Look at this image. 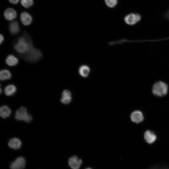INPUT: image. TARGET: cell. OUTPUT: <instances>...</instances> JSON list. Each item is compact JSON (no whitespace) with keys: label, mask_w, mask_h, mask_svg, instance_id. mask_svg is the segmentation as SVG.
Returning a JSON list of instances; mask_svg holds the SVG:
<instances>
[{"label":"cell","mask_w":169,"mask_h":169,"mask_svg":"<svg viewBox=\"0 0 169 169\" xmlns=\"http://www.w3.org/2000/svg\"><path fill=\"white\" fill-rule=\"evenodd\" d=\"M24 37H20L14 45L15 51L20 56L27 53L33 44L30 37L27 33H24Z\"/></svg>","instance_id":"obj_1"},{"label":"cell","mask_w":169,"mask_h":169,"mask_svg":"<svg viewBox=\"0 0 169 169\" xmlns=\"http://www.w3.org/2000/svg\"><path fill=\"white\" fill-rule=\"evenodd\" d=\"M42 56L40 50L34 47L32 44L28 51L26 54L20 56L27 62L34 63L39 60L42 58Z\"/></svg>","instance_id":"obj_2"},{"label":"cell","mask_w":169,"mask_h":169,"mask_svg":"<svg viewBox=\"0 0 169 169\" xmlns=\"http://www.w3.org/2000/svg\"><path fill=\"white\" fill-rule=\"evenodd\" d=\"M168 89V86L166 83L162 81H159L153 84L152 91L155 96L162 97L167 94Z\"/></svg>","instance_id":"obj_3"},{"label":"cell","mask_w":169,"mask_h":169,"mask_svg":"<svg viewBox=\"0 0 169 169\" xmlns=\"http://www.w3.org/2000/svg\"><path fill=\"white\" fill-rule=\"evenodd\" d=\"M15 117L17 120H23L27 122H30L32 120V116L28 113L26 108L23 106L16 111Z\"/></svg>","instance_id":"obj_4"},{"label":"cell","mask_w":169,"mask_h":169,"mask_svg":"<svg viewBox=\"0 0 169 169\" xmlns=\"http://www.w3.org/2000/svg\"><path fill=\"white\" fill-rule=\"evenodd\" d=\"M141 15L138 13H131L126 15L124 18L125 23L129 25H134L141 19Z\"/></svg>","instance_id":"obj_5"},{"label":"cell","mask_w":169,"mask_h":169,"mask_svg":"<svg viewBox=\"0 0 169 169\" xmlns=\"http://www.w3.org/2000/svg\"><path fill=\"white\" fill-rule=\"evenodd\" d=\"M26 161L23 156L17 157L10 165L11 169H23L25 166Z\"/></svg>","instance_id":"obj_6"},{"label":"cell","mask_w":169,"mask_h":169,"mask_svg":"<svg viewBox=\"0 0 169 169\" xmlns=\"http://www.w3.org/2000/svg\"><path fill=\"white\" fill-rule=\"evenodd\" d=\"M68 162L69 166L72 169H79L82 163V161L76 156H74L69 158Z\"/></svg>","instance_id":"obj_7"},{"label":"cell","mask_w":169,"mask_h":169,"mask_svg":"<svg viewBox=\"0 0 169 169\" xmlns=\"http://www.w3.org/2000/svg\"><path fill=\"white\" fill-rule=\"evenodd\" d=\"M131 119L134 122L138 123L142 122L144 119V116L142 112L138 110L133 112L131 114Z\"/></svg>","instance_id":"obj_8"},{"label":"cell","mask_w":169,"mask_h":169,"mask_svg":"<svg viewBox=\"0 0 169 169\" xmlns=\"http://www.w3.org/2000/svg\"><path fill=\"white\" fill-rule=\"evenodd\" d=\"M144 138L147 143L151 144L156 141V136L153 131L150 130H147L144 134Z\"/></svg>","instance_id":"obj_9"},{"label":"cell","mask_w":169,"mask_h":169,"mask_svg":"<svg viewBox=\"0 0 169 169\" xmlns=\"http://www.w3.org/2000/svg\"><path fill=\"white\" fill-rule=\"evenodd\" d=\"M78 72L81 77L86 78L88 77L90 73V69L89 66L87 65H82L79 68Z\"/></svg>","instance_id":"obj_10"},{"label":"cell","mask_w":169,"mask_h":169,"mask_svg":"<svg viewBox=\"0 0 169 169\" xmlns=\"http://www.w3.org/2000/svg\"><path fill=\"white\" fill-rule=\"evenodd\" d=\"M20 19L22 23L24 25H30L32 22L33 19L31 15L26 12L22 13L20 16Z\"/></svg>","instance_id":"obj_11"},{"label":"cell","mask_w":169,"mask_h":169,"mask_svg":"<svg viewBox=\"0 0 169 169\" xmlns=\"http://www.w3.org/2000/svg\"><path fill=\"white\" fill-rule=\"evenodd\" d=\"M9 147L12 149H18L21 147L22 142L18 138H13L10 140L8 144Z\"/></svg>","instance_id":"obj_12"},{"label":"cell","mask_w":169,"mask_h":169,"mask_svg":"<svg viewBox=\"0 0 169 169\" xmlns=\"http://www.w3.org/2000/svg\"><path fill=\"white\" fill-rule=\"evenodd\" d=\"M5 18L8 20H12L16 18L17 15L16 11L11 8L6 9L4 13Z\"/></svg>","instance_id":"obj_13"},{"label":"cell","mask_w":169,"mask_h":169,"mask_svg":"<svg viewBox=\"0 0 169 169\" xmlns=\"http://www.w3.org/2000/svg\"><path fill=\"white\" fill-rule=\"evenodd\" d=\"M5 62L8 65L10 66H13L18 64V60L14 55L10 54L5 59Z\"/></svg>","instance_id":"obj_14"},{"label":"cell","mask_w":169,"mask_h":169,"mask_svg":"<svg viewBox=\"0 0 169 169\" xmlns=\"http://www.w3.org/2000/svg\"><path fill=\"white\" fill-rule=\"evenodd\" d=\"M11 113V110L7 106L4 105L1 107L0 109V115L2 118L5 119L9 117Z\"/></svg>","instance_id":"obj_15"},{"label":"cell","mask_w":169,"mask_h":169,"mask_svg":"<svg viewBox=\"0 0 169 169\" xmlns=\"http://www.w3.org/2000/svg\"><path fill=\"white\" fill-rule=\"evenodd\" d=\"M9 30L12 34L18 33L20 30L19 24L17 21H14L11 22L9 25Z\"/></svg>","instance_id":"obj_16"},{"label":"cell","mask_w":169,"mask_h":169,"mask_svg":"<svg viewBox=\"0 0 169 169\" xmlns=\"http://www.w3.org/2000/svg\"><path fill=\"white\" fill-rule=\"evenodd\" d=\"M17 90L15 85L12 84L8 85L5 88L4 92L5 94L8 96H10L14 94Z\"/></svg>","instance_id":"obj_17"},{"label":"cell","mask_w":169,"mask_h":169,"mask_svg":"<svg viewBox=\"0 0 169 169\" xmlns=\"http://www.w3.org/2000/svg\"><path fill=\"white\" fill-rule=\"evenodd\" d=\"M11 76V73L8 69H3L0 71V79L1 80L3 81L10 79Z\"/></svg>","instance_id":"obj_18"},{"label":"cell","mask_w":169,"mask_h":169,"mask_svg":"<svg viewBox=\"0 0 169 169\" xmlns=\"http://www.w3.org/2000/svg\"><path fill=\"white\" fill-rule=\"evenodd\" d=\"M22 5L25 8H28L32 6L33 3V0H21Z\"/></svg>","instance_id":"obj_19"},{"label":"cell","mask_w":169,"mask_h":169,"mask_svg":"<svg viewBox=\"0 0 169 169\" xmlns=\"http://www.w3.org/2000/svg\"><path fill=\"white\" fill-rule=\"evenodd\" d=\"M106 5L109 7L113 8L117 4V0H105Z\"/></svg>","instance_id":"obj_20"},{"label":"cell","mask_w":169,"mask_h":169,"mask_svg":"<svg viewBox=\"0 0 169 169\" xmlns=\"http://www.w3.org/2000/svg\"><path fill=\"white\" fill-rule=\"evenodd\" d=\"M72 100L71 96L68 97H62L60 99L61 102L63 104H68L71 102Z\"/></svg>","instance_id":"obj_21"},{"label":"cell","mask_w":169,"mask_h":169,"mask_svg":"<svg viewBox=\"0 0 169 169\" xmlns=\"http://www.w3.org/2000/svg\"><path fill=\"white\" fill-rule=\"evenodd\" d=\"M71 96V93L68 90H64L62 94V97H68Z\"/></svg>","instance_id":"obj_22"},{"label":"cell","mask_w":169,"mask_h":169,"mask_svg":"<svg viewBox=\"0 0 169 169\" xmlns=\"http://www.w3.org/2000/svg\"><path fill=\"white\" fill-rule=\"evenodd\" d=\"M149 169H169V168L165 167H162L159 166H154Z\"/></svg>","instance_id":"obj_23"},{"label":"cell","mask_w":169,"mask_h":169,"mask_svg":"<svg viewBox=\"0 0 169 169\" xmlns=\"http://www.w3.org/2000/svg\"><path fill=\"white\" fill-rule=\"evenodd\" d=\"M9 2L13 4H16L18 3L19 0H9Z\"/></svg>","instance_id":"obj_24"},{"label":"cell","mask_w":169,"mask_h":169,"mask_svg":"<svg viewBox=\"0 0 169 169\" xmlns=\"http://www.w3.org/2000/svg\"><path fill=\"white\" fill-rule=\"evenodd\" d=\"M0 38V43L1 44L4 40V37L2 34H1Z\"/></svg>","instance_id":"obj_25"},{"label":"cell","mask_w":169,"mask_h":169,"mask_svg":"<svg viewBox=\"0 0 169 169\" xmlns=\"http://www.w3.org/2000/svg\"><path fill=\"white\" fill-rule=\"evenodd\" d=\"M165 16L166 18L169 19V9L166 12Z\"/></svg>","instance_id":"obj_26"},{"label":"cell","mask_w":169,"mask_h":169,"mask_svg":"<svg viewBox=\"0 0 169 169\" xmlns=\"http://www.w3.org/2000/svg\"><path fill=\"white\" fill-rule=\"evenodd\" d=\"M85 169H92L90 168H86Z\"/></svg>","instance_id":"obj_27"}]
</instances>
